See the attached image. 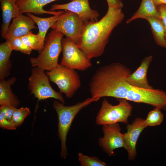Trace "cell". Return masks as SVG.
I'll return each instance as SVG.
<instances>
[{
	"label": "cell",
	"mask_w": 166,
	"mask_h": 166,
	"mask_svg": "<svg viewBox=\"0 0 166 166\" xmlns=\"http://www.w3.org/2000/svg\"><path fill=\"white\" fill-rule=\"evenodd\" d=\"M131 73L130 69L119 62L98 68L89 84L91 97L123 99L166 110V92L158 89L139 88L130 84L125 78Z\"/></svg>",
	"instance_id": "cell-1"
},
{
	"label": "cell",
	"mask_w": 166,
	"mask_h": 166,
	"mask_svg": "<svg viewBox=\"0 0 166 166\" xmlns=\"http://www.w3.org/2000/svg\"><path fill=\"white\" fill-rule=\"evenodd\" d=\"M124 17L121 9L108 7L99 21L86 23L77 45L89 59L104 53L111 33Z\"/></svg>",
	"instance_id": "cell-2"
},
{
	"label": "cell",
	"mask_w": 166,
	"mask_h": 166,
	"mask_svg": "<svg viewBox=\"0 0 166 166\" xmlns=\"http://www.w3.org/2000/svg\"><path fill=\"white\" fill-rule=\"evenodd\" d=\"M100 99L88 98L82 101L69 106L65 105L57 100L53 102V107L58 117L57 134L61 141L60 156L62 158L65 159L68 155L66 145L67 136L74 118L81 109Z\"/></svg>",
	"instance_id": "cell-3"
},
{
	"label": "cell",
	"mask_w": 166,
	"mask_h": 166,
	"mask_svg": "<svg viewBox=\"0 0 166 166\" xmlns=\"http://www.w3.org/2000/svg\"><path fill=\"white\" fill-rule=\"evenodd\" d=\"M64 34L53 30L45 38L42 50L36 57L30 58L33 67H38L45 71H50L59 65L58 60L62 51V40Z\"/></svg>",
	"instance_id": "cell-4"
},
{
	"label": "cell",
	"mask_w": 166,
	"mask_h": 166,
	"mask_svg": "<svg viewBox=\"0 0 166 166\" xmlns=\"http://www.w3.org/2000/svg\"><path fill=\"white\" fill-rule=\"evenodd\" d=\"M117 99L118 104L113 105L106 99H104L96 117L97 124L103 125L120 122L128 124V119L131 115L132 106L125 99Z\"/></svg>",
	"instance_id": "cell-5"
},
{
	"label": "cell",
	"mask_w": 166,
	"mask_h": 166,
	"mask_svg": "<svg viewBox=\"0 0 166 166\" xmlns=\"http://www.w3.org/2000/svg\"><path fill=\"white\" fill-rule=\"evenodd\" d=\"M50 81L45 71L38 67H33L31 69L28 85L30 93L38 101L53 98L64 104L65 101L62 93L53 88Z\"/></svg>",
	"instance_id": "cell-6"
},
{
	"label": "cell",
	"mask_w": 166,
	"mask_h": 166,
	"mask_svg": "<svg viewBox=\"0 0 166 166\" xmlns=\"http://www.w3.org/2000/svg\"><path fill=\"white\" fill-rule=\"evenodd\" d=\"M75 70L59 64L53 69L46 72L50 81L68 98L74 96L81 85L79 75Z\"/></svg>",
	"instance_id": "cell-7"
},
{
	"label": "cell",
	"mask_w": 166,
	"mask_h": 166,
	"mask_svg": "<svg viewBox=\"0 0 166 166\" xmlns=\"http://www.w3.org/2000/svg\"><path fill=\"white\" fill-rule=\"evenodd\" d=\"M62 57L60 65L74 69L84 71L92 66L90 59L86 57L77 45L70 40H62Z\"/></svg>",
	"instance_id": "cell-8"
},
{
	"label": "cell",
	"mask_w": 166,
	"mask_h": 166,
	"mask_svg": "<svg viewBox=\"0 0 166 166\" xmlns=\"http://www.w3.org/2000/svg\"><path fill=\"white\" fill-rule=\"evenodd\" d=\"M85 24L77 14L67 11L61 14L51 28L61 32L67 38L77 45Z\"/></svg>",
	"instance_id": "cell-9"
},
{
	"label": "cell",
	"mask_w": 166,
	"mask_h": 166,
	"mask_svg": "<svg viewBox=\"0 0 166 166\" xmlns=\"http://www.w3.org/2000/svg\"><path fill=\"white\" fill-rule=\"evenodd\" d=\"M102 128L104 135L99 139V145L109 156L114 155L116 149L124 148V134L119 123L104 125Z\"/></svg>",
	"instance_id": "cell-10"
},
{
	"label": "cell",
	"mask_w": 166,
	"mask_h": 166,
	"mask_svg": "<svg viewBox=\"0 0 166 166\" xmlns=\"http://www.w3.org/2000/svg\"><path fill=\"white\" fill-rule=\"evenodd\" d=\"M63 10L77 14L85 23L98 21L99 15L98 11L91 8L89 0H73L64 4L53 5L50 11Z\"/></svg>",
	"instance_id": "cell-11"
},
{
	"label": "cell",
	"mask_w": 166,
	"mask_h": 166,
	"mask_svg": "<svg viewBox=\"0 0 166 166\" xmlns=\"http://www.w3.org/2000/svg\"><path fill=\"white\" fill-rule=\"evenodd\" d=\"M145 119L136 118L126 126L127 132L124 134L125 149L128 153V160H133L136 156V144L140 134L147 128Z\"/></svg>",
	"instance_id": "cell-12"
},
{
	"label": "cell",
	"mask_w": 166,
	"mask_h": 166,
	"mask_svg": "<svg viewBox=\"0 0 166 166\" xmlns=\"http://www.w3.org/2000/svg\"><path fill=\"white\" fill-rule=\"evenodd\" d=\"M152 59L153 56L152 55L146 57L144 58L136 70L126 78V81L139 88L145 89H153L149 85L147 76L148 70Z\"/></svg>",
	"instance_id": "cell-13"
},
{
	"label": "cell",
	"mask_w": 166,
	"mask_h": 166,
	"mask_svg": "<svg viewBox=\"0 0 166 166\" xmlns=\"http://www.w3.org/2000/svg\"><path fill=\"white\" fill-rule=\"evenodd\" d=\"M35 23L34 21L31 17L20 14L13 18L12 22L9 26L4 38L7 39L22 36L28 34L31 30L37 28L35 26Z\"/></svg>",
	"instance_id": "cell-14"
},
{
	"label": "cell",
	"mask_w": 166,
	"mask_h": 166,
	"mask_svg": "<svg viewBox=\"0 0 166 166\" xmlns=\"http://www.w3.org/2000/svg\"><path fill=\"white\" fill-rule=\"evenodd\" d=\"M56 0H16V4L20 14L30 13L37 14H47L56 15L64 12L47 11L43 9L45 5Z\"/></svg>",
	"instance_id": "cell-15"
},
{
	"label": "cell",
	"mask_w": 166,
	"mask_h": 166,
	"mask_svg": "<svg viewBox=\"0 0 166 166\" xmlns=\"http://www.w3.org/2000/svg\"><path fill=\"white\" fill-rule=\"evenodd\" d=\"M14 76L8 79L0 80V105L11 106L17 108L20 100L13 93L11 86L16 81Z\"/></svg>",
	"instance_id": "cell-16"
},
{
	"label": "cell",
	"mask_w": 166,
	"mask_h": 166,
	"mask_svg": "<svg viewBox=\"0 0 166 166\" xmlns=\"http://www.w3.org/2000/svg\"><path fill=\"white\" fill-rule=\"evenodd\" d=\"M0 2L3 20L1 35L4 38L11 19L20 14L16 5L15 0H0Z\"/></svg>",
	"instance_id": "cell-17"
},
{
	"label": "cell",
	"mask_w": 166,
	"mask_h": 166,
	"mask_svg": "<svg viewBox=\"0 0 166 166\" xmlns=\"http://www.w3.org/2000/svg\"><path fill=\"white\" fill-rule=\"evenodd\" d=\"M149 23L154 39L158 45L166 48L165 31L163 23L161 19L153 16L144 17Z\"/></svg>",
	"instance_id": "cell-18"
},
{
	"label": "cell",
	"mask_w": 166,
	"mask_h": 166,
	"mask_svg": "<svg viewBox=\"0 0 166 166\" xmlns=\"http://www.w3.org/2000/svg\"><path fill=\"white\" fill-rule=\"evenodd\" d=\"M12 50L7 42L0 45V80L5 79L10 75L12 65L10 57Z\"/></svg>",
	"instance_id": "cell-19"
},
{
	"label": "cell",
	"mask_w": 166,
	"mask_h": 166,
	"mask_svg": "<svg viewBox=\"0 0 166 166\" xmlns=\"http://www.w3.org/2000/svg\"><path fill=\"white\" fill-rule=\"evenodd\" d=\"M148 16L160 18V14L152 0H142L138 10L127 20L126 23H129L137 19H143Z\"/></svg>",
	"instance_id": "cell-20"
},
{
	"label": "cell",
	"mask_w": 166,
	"mask_h": 166,
	"mask_svg": "<svg viewBox=\"0 0 166 166\" xmlns=\"http://www.w3.org/2000/svg\"><path fill=\"white\" fill-rule=\"evenodd\" d=\"M62 14L47 18L38 17L30 13H27V15L32 18L37 24L39 30L38 34L45 40L47 31L58 20Z\"/></svg>",
	"instance_id": "cell-21"
},
{
	"label": "cell",
	"mask_w": 166,
	"mask_h": 166,
	"mask_svg": "<svg viewBox=\"0 0 166 166\" xmlns=\"http://www.w3.org/2000/svg\"><path fill=\"white\" fill-rule=\"evenodd\" d=\"M24 43L31 49L41 52L44 47L45 40L38 34H34L30 31L20 37Z\"/></svg>",
	"instance_id": "cell-22"
},
{
	"label": "cell",
	"mask_w": 166,
	"mask_h": 166,
	"mask_svg": "<svg viewBox=\"0 0 166 166\" xmlns=\"http://www.w3.org/2000/svg\"><path fill=\"white\" fill-rule=\"evenodd\" d=\"M161 109L158 107H155L152 110L149 112L145 121L147 126H154L160 125L163 122L164 115L161 112Z\"/></svg>",
	"instance_id": "cell-23"
},
{
	"label": "cell",
	"mask_w": 166,
	"mask_h": 166,
	"mask_svg": "<svg viewBox=\"0 0 166 166\" xmlns=\"http://www.w3.org/2000/svg\"><path fill=\"white\" fill-rule=\"evenodd\" d=\"M10 49L19 51L25 54H30L32 49L26 46L20 37H14L6 39Z\"/></svg>",
	"instance_id": "cell-24"
},
{
	"label": "cell",
	"mask_w": 166,
	"mask_h": 166,
	"mask_svg": "<svg viewBox=\"0 0 166 166\" xmlns=\"http://www.w3.org/2000/svg\"><path fill=\"white\" fill-rule=\"evenodd\" d=\"M30 114V110L28 107L17 108L13 114L11 121L17 127L22 124L25 118Z\"/></svg>",
	"instance_id": "cell-25"
},
{
	"label": "cell",
	"mask_w": 166,
	"mask_h": 166,
	"mask_svg": "<svg viewBox=\"0 0 166 166\" xmlns=\"http://www.w3.org/2000/svg\"><path fill=\"white\" fill-rule=\"evenodd\" d=\"M78 159L81 166H106V164L94 156H89L81 153L78 154Z\"/></svg>",
	"instance_id": "cell-26"
},
{
	"label": "cell",
	"mask_w": 166,
	"mask_h": 166,
	"mask_svg": "<svg viewBox=\"0 0 166 166\" xmlns=\"http://www.w3.org/2000/svg\"><path fill=\"white\" fill-rule=\"evenodd\" d=\"M0 127L9 130H14L17 128L11 121L8 120L1 114H0Z\"/></svg>",
	"instance_id": "cell-27"
},
{
	"label": "cell",
	"mask_w": 166,
	"mask_h": 166,
	"mask_svg": "<svg viewBox=\"0 0 166 166\" xmlns=\"http://www.w3.org/2000/svg\"><path fill=\"white\" fill-rule=\"evenodd\" d=\"M157 9L160 14V18L164 26L166 40V4L159 5L157 6Z\"/></svg>",
	"instance_id": "cell-28"
},
{
	"label": "cell",
	"mask_w": 166,
	"mask_h": 166,
	"mask_svg": "<svg viewBox=\"0 0 166 166\" xmlns=\"http://www.w3.org/2000/svg\"><path fill=\"white\" fill-rule=\"evenodd\" d=\"M2 106L5 111V116L4 117L7 120L11 121L13 114L16 108L11 106L7 105Z\"/></svg>",
	"instance_id": "cell-29"
},
{
	"label": "cell",
	"mask_w": 166,
	"mask_h": 166,
	"mask_svg": "<svg viewBox=\"0 0 166 166\" xmlns=\"http://www.w3.org/2000/svg\"><path fill=\"white\" fill-rule=\"evenodd\" d=\"M108 7H115L121 9L123 6L122 2L120 0H106Z\"/></svg>",
	"instance_id": "cell-30"
},
{
	"label": "cell",
	"mask_w": 166,
	"mask_h": 166,
	"mask_svg": "<svg viewBox=\"0 0 166 166\" xmlns=\"http://www.w3.org/2000/svg\"><path fill=\"white\" fill-rule=\"evenodd\" d=\"M155 6H157L160 4H166V0H152Z\"/></svg>",
	"instance_id": "cell-31"
},
{
	"label": "cell",
	"mask_w": 166,
	"mask_h": 166,
	"mask_svg": "<svg viewBox=\"0 0 166 166\" xmlns=\"http://www.w3.org/2000/svg\"><path fill=\"white\" fill-rule=\"evenodd\" d=\"M15 0V1H16V0Z\"/></svg>",
	"instance_id": "cell-32"
}]
</instances>
